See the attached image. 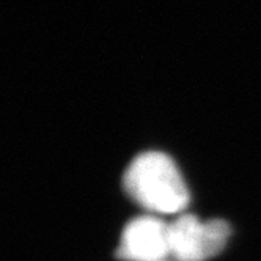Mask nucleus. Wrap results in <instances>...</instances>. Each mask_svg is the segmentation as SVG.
<instances>
[{"label": "nucleus", "instance_id": "f03ea898", "mask_svg": "<svg viewBox=\"0 0 261 261\" xmlns=\"http://www.w3.org/2000/svg\"><path fill=\"white\" fill-rule=\"evenodd\" d=\"M228 236L227 222H200L195 216H182L169 225L170 255L176 261H206L225 247Z\"/></svg>", "mask_w": 261, "mask_h": 261}, {"label": "nucleus", "instance_id": "f257e3e1", "mask_svg": "<svg viewBox=\"0 0 261 261\" xmlns=\"http://www.w3.org/2000/svg\"><path fill=\"white\" fill-rule=\"evenodd\" d=\"M124 189L143 208L161 214L179 213L189 201V191L176 164L156 151L130 162L124 173Z\"/></svg>", "mask_w": 261, "mask_h": 261}, {"label": "nucleus", "instance_id": "7ed1b4c3", "mask_svg": "<svg viewBox=\"0 0 261 261\" xmlns=\"http://www.w3.org/2000/svg\"><path fill=\"white\" fill-rule=\"evenodd\" d=\"M170 255L169 225L154 217L129 222L120 241L118 256L129 261H162Z\"/></svg>", "mask_w": 261, "mask_h": 261}]
</instances>
